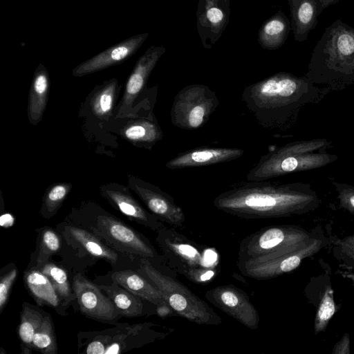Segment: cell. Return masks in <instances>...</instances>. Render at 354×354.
<instances>
[{"instance_id": "1", "label": "cell", "mask_w": 354, "mask_h": 354, "mask_svg": "<svg viewBox=\"0 0 354 354\" xmlns=\"http://www.w3.org/2000/svg\"><path fill=\"white\" fill-rule=\"evenodd\" d=\"M320 201L311 185L304 183L249 181L218 194L214 206L245 219L288 217L315 209Z\"/></svg>"}, {"instance_id": "2", "label": "cell", "mask_w": 354, "mask_h": 354, "mask_svg": "<svg viewBox=\"0 0 354 354\" xmlns=\"http://www.w3.org/2000/svg\"><path fill=\"white\" fill-rule=\"evenodd\" d=\"M322 93L304 76L281 72L245 86L241 98L261 127L283 130L303 106L315 102Z\"/></svg>"}, {"instance_id": "3", "label": "cell", "mask_w": 354, "mask_h": 354, "mask_svg": "<svg viewBox=\"0 0 354 354\" xmlns=\"http://www.w3.org/2000/svg\"><path fill=\"white\" fill-rule=\"evenodd\" d=\"M304 77L314 84L342 89L354 84V28L337 19L317 42Z\"/></svg>"}, {"instance_id": "4", "label": "cell", "mask_w": 354, "mask_h": 354, "mask_svg": "<svg viewBox=\"0 0 354 354\" xmlns=\"http://www.w3.org/2000/svg\"><path fill=\"white\" fill-rule=\"evenodd\" d=\"M330 140L317 138L289 142L262 156L248 172V181L268 180L290 173L322 167L337 160L327 153Z\"/></svg>"}, {"instance_id": "5", "label": "cell", "mask_w": 354, "mask_h": 354, "mask_svg": "<svg viewBox=\"0 0 354 354\" xmlns=\"http://www.w3.org/2000/svg\"><path fill=\"white\" fill-rule=\"evenodd\" d=\"M140 272L162 293L178 315L201 325L216 326L222 319L203 299L176 279L154 268L147 259H140Z\"/></svg>"}, {"instance_id": "6", "label": "cell", "mask_w": 354, "mask_h": 354, "mask_svg": "<svg viewBox=\"0 0 354 354\" xmlns=\"http://www.w3.org/2000/svg\"><path fill=\"white\" fill-rule=\"evenodd\" d=\"M157 242L173 269L188 279L201 283L213 275L212 264L207 263L201 248L172 227L158 230Z\"/></svg>"}, {"instance_id": "7", "label": "cell", "mask_w": 354, "mask_h": 354, "mask_svg": "<svg viewBox=\"0 0 354 354\" xmlns=\"http://www.w3.org/2000/svg\"><path fill=\"white\" fill-rule=\"evenodd\" d=\"M311 237L310 232L296 225L262 227L240 242L238 261L293 250L302 246Z\"/></svg>"}, {"instance_id": "8", "label": "cell", "mask_w": 354, "mask_h": 354, "mask_svg": "<svg viewBox=\"0 0 354 354\" xmlns=\"http://www.w3.org/2000/svg\"><path fill=\"white\" fill-rule=\"evenodd\" d=\"M218 104L216 93L207 86L188 85L174 97L170 111L171 123L182 129H198L208 121Z\"/></svg>"}, {"instance_id": "9", "label": "cell", "mask_w": 354, "mask_h": 354, "mask_svg": "<svg viewBox=\"0 0 354 354\" xmlns=\"http://www.w3.org/2000/svg\"><path fill=\"white\" fill-rule=\"evenodd\" d=\"M324 243L323 239L312 236L297 249L239 261L237 267L249 278L270 279L295 270L304 259L316 254Z\"/></svg>"}, {"instance_id": "10", "label": "cell", "mask_w": 354, "mask_h": 354, "mask_svg": "<svg viewBox=\"0 0 354 354\" xmlns=\"http://www.w3.org/2000/svg\"><path fill=\"white\" fill-rule=\"evenodd\" d=\"M89 228L116 250L147 259L158 254L151 243L122 221L111 216H98Z\"/></svg>"}, {"instance_id": "11", "label": "cell", "mask_w": 354, "mask_h": 354, "mask_svg": "<svg viewBox=\"0 0 354 354\" xmlns=\"http://www.w3.org/2000/svg\"><path fill=\"white\" fill-rule=\"evenodd\" d=\"M205 297L209 303L245 327L251 330L259 328V313L242 289L232 284L218 286L208 290Z\"/></svg>"}, {"instance_id": "12", "label": "cell", "mask_w": 354, "mask_h": 354, "mask_svg": "<svg viewBox=\"0 0 354 354\" xmlns=\"http://www.w3.org/2000/svg\"><path fill=\"white\" fill-rule=\"evenodd\" d=\"M128 187L141 199L151 213L173 227H181L185 222L183 209L174 198L160 187L128 174Z\"/></svg>"}, {"instance_id": "13", "label": "cell", "mask_w": 354, "mask_h": 354, "mask_svg": "<svg viewBox=\"0 0 354 354\" xmlns=\"http://www.w3.org/2000/svg\"><path fill=\"white\" fill-rule=\"evenodd\" d=\"M73 290L82 314L101 322H113L119 315L111 300L100 287L81 274L73 278Z\"/></svg>"}, {"instance_id": "14", "label": "cell", "mask_w": 354, "mask_h": 354, "mask_svg": "<svg viewBox=\"0 0 354 354\" xmlns=\"http://www.w3.org/2000/svg\"><path fill=\"white\" fill-rule=\"evenodd\" d=\"M165 50L162 47L151 46L138 59L127 80L124 93L118 106V118L129 115L133 104L142 91L151 71Z\"/></svg>"}, {"instance_id": "15", "label": "cell", "mask_w": 354, "mask_h": 354, "mask_svg": "<svg viewBox=\"0 0 354 354\" xmlns=\"http://www.w3.org/2000/svg\"><path fill=\"white\" fill-rule=\"evenodd\" d=\"M100 192L111 204L136 223L156 232L165 227L163 222L146 210L126 187L116 183L106 184L100 188Z\"/></svg>"}, {"instance_id": "16", "label": "cell", "mask_w": 354, "mask_h": 354, "mask_svg": "<svg viewBox=\"0 0 354 354\" xmlns=\"http://www.w3.org/2000/svg\"><path fill=\"white\" fill-rule=\"evenodd\" d=\"M147 37V33L136 35L113 45L77 65L73 75L82 77L122 63L136 53Z\"/></svg>"}, {"instance_id": "17", "label": "cell", "mask_w": 354, "mask_h": 354, "mask_svg": "<svg viewBox=\"0 0 354 354\" xmlns=\"http://www.w3.org/2000/svg\"><path fill=\"white\" fill-rule=\"evenodd\" d=\"M244 150L236 147H201L182 153L169 160V169H183L230 162L239 158Z\"/></svg>"}, {"instance_id": "18", "label": "cell", "mask_w": 354, "mask_h": 354, "mask_svg": "<svg viewBox=\"0 0 354 354\" xmlns=\"http://www.w3.org/2000/svg\"><path fill=\"white\" fill-rule=\"evenodd\" d=\"M292 28L298 41L306 40L317 24V18L323 11L319 0H288Z\"/></svg>"}, {"instance_id": "19", "label": "cell", "mask_w": 354, "mask_h": 354, "mask_svg": "<svg viewBox=\"0 0 354 354\" xmlns=\"http://www.w3.org/2000/svg\"><path fill=\"white\" fill-rule=\"evenodd\" d=\"M111 279L113 282L152 304L157 306H169L161 292L148 279L134 271L127 270L113 272Z\"/></svg>"}, {"instance_id": "20", "label": "cell", "mask_w": 354, "mask_h": 354, "mask_svg": "<svg viewBox=\"0 0 354 354\" xmlns=\"http://www.w3.org/2000/svg\"><path fill=\"white\" fill-rule=\"evenodd\" d=\"M50 88L49 75L41 64L37 67L31 82L28 102V118L32 125L42 119L46 108Z\"/></svg>"}, {"instance_id": "21", "label": "cell", "mask_w": 354, "mask_h": 354, "mask_svg": "<svg viewBox=\"0 0 354 354\" xmlns=\"http://www.w3.org/2000/svg\"><path fill=\"white\" fill-rule=\"evenodd\" d=\"M122 136L136 145L151 149L158 141L162 140L163 131L156 118L136 120L122 130Z\"/></svg>"}, {"instance_id": "22", "label": "cell", "mask_w": 354, "mask_h": 354, "mask_svg": "<svg viewBox=\"0 0 354 354\" xmlns=\"http://www.w3.org/2000/svg\"><path fill=\"white\" fill-rule=\"evenodd\" d=\"M100 287L111 300L119 316L135 317L143 314V304L138 296L115 282Z\"/></svg>"}, {"instance_id": "23", "label": "cell", "mask_w": 354, "mask_h": 354, "mask_svg": "<svg viewBox=\"0 0 354 354\" xmlns=\"http://www.w3.org/2000/svg\"><path fill=\"white\" fill-rule=\"evenodd\" d=\"M24 281L28 290L39 305L57 307L61 301L52 283L39 269L26 271Z\"/></svg>"}, {"instance_id": "24", "label": "cell", "mask_w": 354, "mask_h": 354, "mask_svg": "<svg viewBox=\"0 0 354 354\" xmlns=\"http://www.w3.org/2000/svg\"><path fill=\"white\" fill-rule=\"evenodd\" d=\"M68 231L73 239L89 254L104 259L113 265L116 263L117 253L100 241L96 235L74 226L68 227Z\"/></svg>"}, {"instance_id": "25", "label": "cell", "mask_w": 354, "mask_h": 354, "mask_svg": "<svg viewBox=\"0 0 354 354\" xmlns=\"http://www.w3.org/2000/svg\"><path fill=\"white\" fill-rule=\"evenodd\" d=\"M118 83L115 78L104 82L91 100V109L99 118L109 116L117 98Z\"/></svg>"}, {"instance_id": "26", "label": "cell", "mask_w": 354, "mask_h": 354, "mask_svg": "<svg viewBox=\"0 0 354 354\" xmlns=\"http://www.w3.org/2000/svg\"><path fill=\"white\" fill-rule=\"evenodd\" d=\"M39 270L48 277L52 283L60 301L68 304L75 297L72 294L66 272L55 264L46 262Z\"/></svg>"}, {"instance_id": "27", "label": "cell", "mask_w": 354, "mask_h": 354, "mask_svg": "<svg viewBox=\"0 0 354 354\" xmlns=\"http://www.w3.org/2000/svg\"><path fill=\"white\" fill-rule=\"evenodd\" d=\"M44 317L37 310L24 306L20 317L19 336L21 341L29 348H32V339L40 326Z\"/></svg>"}, {"instance_id": "28", "label": "cell", "mask_w": 354, "mask_h": 354, "mask_svg": "<svg viewBox=\"0 0 354 354\" xmlns=\"http://www.w3.org/2000/svg\"><path fill=\"white\" fill-rule=\"evenodd\" d=\"M32 348L44 354L57 353V342L53 330L51 317L46 316L35 333Z\"/></svg>"}, {"instance_id": "29", "label": "cell", "mask_w": 354, "mask_h": 354, "mask_svg": "<svg viewBox=\"0 0 354 354\" xmlns=\"http://www.w3.org/2000/svg\"><path fill=\"white\" fill-rule=\"evenodd\" d=\"M71 188L69 183H59L49 187L44 196L41 209L44 217L49 218L56 213Z\"/></svg>"}, {"instance_id": "30", "label": "cell", "mask_w": 354, "mask_h": 354, "mask_svg": "<svg viewBox=\"0 0 354 354\" xmlns=\"http://www.w3.org/2000/svg\"><path fill=\"white\" fill-rule=\"evenodd\" d=\"M336 311L333 291L330 287L326 288L315 314L314 324L315 334L325 330Z\"/></svg>"}, {"instance_id": "31", "label": "cell", "mask_w": 354, "mask_h": 354, "mask_svg": "<svg viewBox=\"0 0 354 354\" xmlns=\"http://www.w3.org/2000/svg\"><path fill=\"white\" fill-rule=\"evenodd\" d=\"M288 29L287 21L282 17L272 19L263 28V40L268 46H277L285 39Z\"/></svg>"}, {"instance_id": "32", "label": "cell", "mask_w": 354, "mask_h": 354, "mask_svg": "<svg viewBox=\"0 0 354 354\" xmlns=\"http://www.w3.org/2000/svg\"><path fill=\"white\" fill-rule=\"evenodd\" d=\"M61 246V240L51 229H45L41 234L37 257V266L39 269L48 262L49 257L57 252Z\"/></svg>"}, {"instance_id": "33", "label": "cell", "mask_w": 354, "mask_h": 354, "mask_svg": "<svg viewBox=\"0 0 354 354\" xmlns=\"http://www.w3.org/2000/svg\"><path fill=\"white\" fill-rule=\"evenodd\" d=\"M335 187L339 206L351 214H354V185L332 181Z\"/></svg>"}, {"instance_id": "34", "label": "cell", "mask_w": 354, "mask_h": 354, "mask_svg": "<svg viewBox=\"0 0 354 354\" xmlns=\"http://www.w3.org/2000/svg\"><path fill=\"white\" fill-rule=\"evenodd\" d=\"M334 249L346 263L354 262V234L338 239Z\"/></svg>"}, {"instance_id": "35", "label": "cell", "mask_w": 354, "mask_h": 354, "mask_svg": "<svg viewBox=\"0 0 354 354\" xmlns=\"http://www.w3.org/2000/svg\"><path fill=\"white\" fill-rule=\"evenodd\" d=\"M17 270L12 269L6 273L0 281V313L7 303L11 288L17 278Z\"/></svg>"}, {"instance_id": "36", "label": "cell", "mask_w": 354, "mask_h": 354, "mask_svg": "<svg viewBox=\"0 0 354 354\" xmlns=\"http://www.w3.org/2000/svg\"><path fill=\"white\" fill-rule=\"evenodd\" d=\"M350 339L349 335L346 333L340 341L337 343L335 346L332 353L334 354H342V353H350Z\"/></svg>"}, {"instance_id": "37", "label": "cell", "mask_w": 354, "mask_h": 354, "mask_svg": "<svg viewBox=\"0 0 354 354\" xmlns=\"http://www.w3.org/2000/svg\"><path fill=\"white\" fill-rule=\"evenodd\" d=\"M206 17L212 24H218L223 20L224 15L219 8L212 7L207 10Z\"/></svg>"}, {"instance_id": "38", "label": "cell", "mask_w": 354, "mask_h": 354, "mask_svg": "<svg viewBox=\"0 0 354 354\" xmlns=\"http://www.w3.org/2000/svg\"><path fill=\"white\" fill-rule=\"evenodd\" d=\"M87 354H104L106 353L105 345L102 340H95L91 342L86 350Z\"/></svg>"}, {"instance_id": "39", "label": "cell", "mask_w": 354, "mask_h": 354, "mask_svg": "<svg viewBox=\"0 0 354 354\" xmlns=\"http://www.w3.org/2000/svg\"><path fill=\"white\" fill-rule=\"evenodd\" d=\"M323 9L326 8L330 5H333L337 2H338L339 0H319Z\"/></svg>"}, {"instance_id": "40", "label": "cell", "mask_w": 354, "mask_h": 354, "mask_svg": "<svg viewBox=\"0 0 354 354\" xmlns=\"http://www.w3.org/2000/svg\"><path fill=\"white\" fill-rule=\"evenodd\" d=\"M344 277L349 279L354 283V273L350 272H344L342 274Z\"/></svg>"}]
</instances>
